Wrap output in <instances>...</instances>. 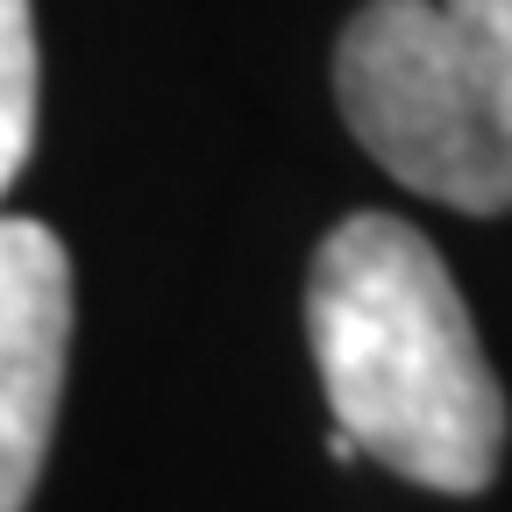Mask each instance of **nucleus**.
Here are the masks:
<instances>
[{
  "label": "nucleus",
  "mask_w": 512,
  "mask_h": 512,
  "mask_svg": "<svg viewBox=\"0 0 512 512\" xmlns=\"http://www.w3.org/2000/svg\"><path fill=\"white\" fill-rule=\"evenodd\" d=\"M306 342L335 427L406 484L477 498L505 456V392L441 249L399 214H349L313 249Z\"/></svg>",
  "instance_id": "nucleus-1"
},
{
  "label": "nucleus",
  "mask_w": 512,
  "mask_h": 512,
  "mask_svg": "<svg viewBox=\"0 0 512 512\" xmlns=\"http://www.w3.org/2000/svg\"><path fill=\"white\" fill-rule=\"evenodd\" d=\"M335 100L406 192L512 214V0H363L335 43Z\"/></svg>",
  "instance_id": "nucleus-2"
},
{
  "label": "nucleus",
  "mask_w": 512,
  "mask_h": 512,
  "mask_svg": "<svg viewBox=\"0 0 512 512\" xmlns=\"http://www.w3.org/2000/svg\"><path fill=\"white\" fill-rule=\"evenodd\" d=\"M72 256L43 221L0 214V512H22L64 399Z\"/></svg>",
  "instance_id": "nucleus-3"
},
{
  "label": "nucleus",
  "mask_w": 512,
  "mask_h": 512,
  "mask_svg": "<svg viewBox=\"0 0 512 512\" xmlns=\"http://www.w3.org/2000/svg\"><path fill=\"white\" fill-rule=\"evenodd\" d=\"M36 157V8L0 0V192Z\"/></svg>",
  "instance_id": "nucleus-4"
}]
</instances>
